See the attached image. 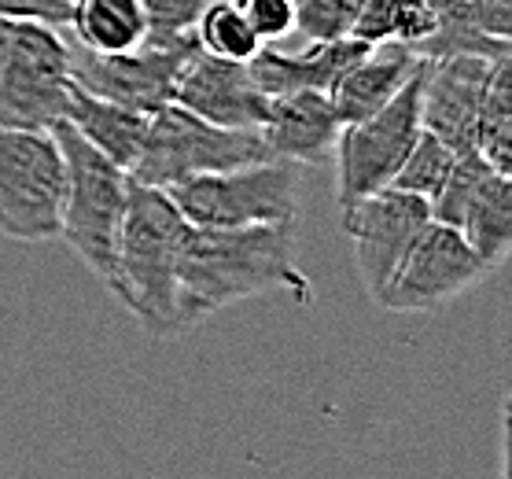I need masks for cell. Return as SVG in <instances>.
I'll use <instances>...</instances> for the list:
<instances>
[{"instance_id":"obj_1","label":"cell","mask_w":512,"mask_h":479,"mask_svg":"<svg viewBox=\"0 0 512 479\" xmlns=\"http://www.w3.org/2000/svg\"><path fill=\"white\" fill-rule=\"evenodd\" d=\"M299 225L269 222L240 229L188 225L177 255V321L192 332L218 310L255 295L288 292L295 303H314V288L295 262Z\"/></svg>"},{"instance_id":"obj_2","label":"cell","mask_w":512,"mask_h":479,"mask_svg":"<svg viewBox=\"0 0 512 479\" xmlns=\"http://www.w3.org/2000/svg\"><path fill=\"white\" fill-rule=\"evenodd\" d=\"M166 188L129 181L126 214L118 229V292L115 299L137 317L152 339L185 336L177 321V255L188 233Z\"/></svg>"},{"instance_id":"obj_3","label":"cell","mask_w":512,"mask_h":479,"mask_svg":"<svg viewBox=\"0 0 512 479\" xmlns=\"http://www.w3.org/2000/svg\"><path fill=\"white\" fill-rule=\"evenodd\" d=\"M67 166V196L59 218V240L93 269L107 292H118V229L126 214L129 174L85 144L67 122L52 126Z\"/></svg>"},{"instance_id":"obj_4","label":"cell","mask_w":512,"mask_h":479,"mask_svg":"<svg viewBox=\"0 0 512 479\" xmlns=\"http://www.w3.org/2000/svg\"><path fill=\"white\" fill-rule=\"evenodd\" d=\"M262 159H269V152L258 129H225L203 122L181 104H166L148 115V133H144L137 163L129 170V181L170 188L188 177L218 174V170L262 163Z\"/></svg>"},{"instance_id":"obj_5","label":"cell","mask_w":512,"mask_h":479,"mask_svg":"<svg viewBox=\"0 0 512 479\" xmlns=\"http://www.w3.org/2000/svg\"><path fill=\"white\" fill-rule=\"evenodd\" d=\"M299 177L303 166L288 159L233 166L218 174L188 177L170 185V199L192 225L203 229H240L299 218Z\"/></svg>"},{"instance_id":"obj_6","label":"cell","mask_w":512,"mask_h":479,"mask_svg":"<svg viewBox=\"0 0 512 479\" xmlns=\"http://www.w3.org/2000/svg\"><path fill=\"white\" fill-rule=\"evenodd\" d=\"M67 166L52 129L0 126V233L19 244L59 240Z\"/></svg>"},{"instance_id":"obj_7","label":"cell","mask_w":512,"mask_h":479,"mask_svg":"<svg viewBox=\"0 0 512 479\" xmlns=\"http://www.w3.org/2000/svg\"><path fill=\"white\" fill-rule=\"evenodd\" d=\"M74 48L59 26L12 19V34L0 56V126L52 129L63 122L70 93Z\"/></svg>"},{"instance_id":"obj_8","label":"cell","mask_w":512,"mask_h":479,"mask_svg":"<svg viewBox=\"0 0 512 479\" xmlns=\"http://www.w3.org/2000/svg\"><path fill=\"white\" fill-rule=\"evenodd\" d=\"M428 59H420L402 89L376 115L350 122L336 137V207L365 199L395 181L398 166L406 163L409 148L420 133V93H424Z\"/></svg>"},{"instance_id":"obj_9","label":"cell","mask_w":512,"mask_h":479,"mask_svg":"<svg viewBox=\"0 0 512 479\" xmlns=\"http://www.w3.org/2000/svg\"><path fill=\"white\" fill-rule=\"evenodd\" d=\"M487 273H494V266L468 244L461 229L431 218L398 258L376 306L391 314H431L472 292Z\"/></svg>"},{"instance_id":"obj_10","label":"cell","mask_w":512,"mask_h":479,"mask_svg":"<svg viewBox=\"0 0 512 479\" xmlns=\"http://www.w3.org/2000/svg\"><path fill=\"white\" fill-rule=\"evenodd\" d=\"M192 48H196V37H177V41L148 37L133 52H111V56L78 48L70 74L89 93L133 107L140 115H155L159 107L174 104L177 78H181V67L192 56Z\"/></svg>"},{"instance_id":"obj_11","label":"cell","mask_w":512,"mask_h":479,"mask_svg":"<svg viewBox=\"0 0 512 479\" xmlns=\"http://www.w3.org/2000/svg\"><path fill=\"white\" fill-rule=\"evenodd\" d=\"M339 214H343V229H347L350 247H354L358 277L369 299L376 303L387 277L395 273L398 258L406 255L413 236L431 222V203L387 185L373 196L339 207Z\"/></svg>"},{"instance_id":"obj_12","label":"cell","mask_w":512,"mask_h":479,"mask_svg":"<svg viewBox=\"0 0 512 479\" xmlns=\"http://www.w3.org/2000/svg\"><path fill=\"white\" fill-rule=\"evenodd\" d=\"M174 104L199 115L203 122H214V126L258 129L266 118L269 96L255 85L247 63L218 59L203 48H192V56L185 59L181 78H177Z\"/></svg>"},{"instance_id":"obj_13","label":"cell","mask_w":512,"mask_h":479,"mask_svg":"<svg viewBox=\"0 0 512 479\" xmlns=\"http://www.w3.org/2000/svg\"><path fill=\"white\" fill-rule=\"evenodd\" d=\"M501 59V56H498ZM490 56H443L428 59L424 93H420V126L443 137L454 152H472L479 104L490 85L494 63Z\"/></svg>"},{"instance_id":"obj_14","label":"cell","mask_w":512,"mask_h":479,"mask_svg":"<svg viewBox=\"0 0 512 479\" xmlns=\"http://www.w3.org/2000/svg\"><path fill=\"white\" fill-rule=\"evenodd\" d=\"M339 129L343 122L332 107V96L321 89H295V93L269 96L258 137L266 144L269 159L310 166L332 159Z\"/></svg>"},{"instance_id":"obj_15","label":"cell","mask_w":512,"mask_h":479,"mask_svg":"<svg viewBox=\"0 0 512 479\" xmlns=\"http://www.w3.org/2000/svg\"><path fill=\"white\" fill-rule=\"evenodd\" d=\"M373 45L358 37H339V41H321V45L303 48H280L262 45L255 56L247 59L251 78L266 96L295 93V89H321L332 93V85L358 63Z\"/></svg>"},{"instance_id":"obj_16","label":"cell","mask_w":512,"mask_h":479,"mask_svg":"<svg viewBox=\"0 0 512 479\" xmlns=\"http://www.w3.org/2000/svg\"><path fill=\"white\" fill-rule=\"evenodd\" d=\"M420 59L409 45L402 41H380L365 56L350 67L336 85H332V107L343 126L361 122V118L376 115L402 85L413 78V71L420 67Z\"/></svg>"},{"instance_id":"obj_17","label":"cell","mask_w":512,"mask_h":479,"mask_svg":"<svg viewBox=\"0 0 512 479\" xmlns=\"http://www.w3.org/2000/svg\"><path fill=\"white\" fill-rule=\"evenodd\" d=\"M63 122H67L85 144H93L96 152L107 155L115 166H122L126 174L133 170V163H137L144 133H148V115H140L133 107H122V104H115V100H104V96L89 93V89H82L78 82H70Z\"/></svg>"},{"instance_id":"obj_18","label":"cell","mask_w":512,"mask_h":479,"mask_svg":"<svg viewBox=\"0 0 512 479\" xmlns=\"http://www.w3.org/2000/svg\"><path fill=\"white\" fill-rule=\"evenodd\" d=\"M67 26L85 52H133L148 41V15L140 0H74Z\"/></svg>"},{"instance_id":"obj_19","label":"cell","mask_w":512,"mask_h":479,"mask_svg":"<svg viewBox=\"0 0 512 479\" xmlns=\"http://www.w3.org/2000/svg\"><path fill=\"white\" fill-rule=\"evenodd\" d=\"M461 236L498 269L512 247V177L490 170L461 214Z\"/></svg>"},{"instance_id":"obj_20","label":"cell","mask_w":512,"mask_h":479,"mask_svg":"<svg viewBox=\"0 0 512 479\" xmlns=\"http://www.w3.org/2000/svg\"><path fill=\"white\" fill-rule=\"evenodd\" d=\"M472 152H479L498 174H512V59L501 56L494 63L490 85L479 104Z\"/></svg>"},{"instance_id":"obj_21","label":"cell","mask_w":512,"mask_h":479,"mask_svg":"<svg viewBox=\"0 0 512 479\" xmlns=\"http://www.w3.org/2000/svg\"><path fill=\"white\" fill-rule=\"evenodd\" d=\"M192 37H196V48L218 59H236V63H247L262 48L236 0H207L192 26Z\"/></svg>"},{"instance_id":"obj_22","label":"cell","mask_w":512,"mask_h":479,"mask_svg":"<svg viewBox=\"0 0 512 479\" xmlns=\"http://www.w3.org/2000/svg\"><path fill=\"white\" fill-rule=\"evenodd\" d=\"M457 155L461 152H454L443 137H435L431 129L420 126L417 141H413V148H409L406 163L398 166L391 188L413 192V196L428 199L431 203V199L443 192L446 177H450V170H454V163H457Z\"/></svg>"},{"instance_id":"obj_23","label":"cell","mask_w":512,"mask_h":479,"mask_svg":"<svg viewBox=\"0 0 512 479\" xmlns=\"http://www.w3.org/2000/svg\"><path fill=\"white\" fill-rule=\"evenodd\" d=\"M358 0H295V34L306 45L350 37Z\"/></svg>"},{"instance_id":"obj_24","label":"cell","mask_w":512,"mask_h":479,"mask_svg":"<svg viewBox=\"0 0 512 479\" xmlns=\"http://www.w3.org/2000/svg\"><path fill=\"white\" fill-rule=\"evenodd\" d=\"M140 4L148 15V37L177 41V37H192V26L207 0H140Z\"/></svg>"},{"instance_id":"obj_25","label":"cell","mask_w":512,"mask_h":479,"mask_svg":"<svg viewBox=\"0 0 512 479\" xmlns=\"http://www.w3.org/2000/svg\"><path fill=\"white\" fill-rule=\"evenodd\" d=\"M262 45H280L295 34V0H236Z\"/></svg>"},{"instance_id":"obj_26","label":"cell","mask_w":512,"mask_h":479,"mask_svg":"<svg viewBox=\"0 0 512 479\" xmlns=\"http://www.w3.org/2000/svg\"><path fill=\"white\" fill-rule=\"evenodd\" d=\"M461 8L483 37L512 41V0H461Z\"/></svg>"},{"instance_id":"obj_27","label":"cell","mask_w":512,"mask_h":479,"mask_svg":"<svg viewBox=\"0 0 512 479\" xmlns=\"http://www.w3.org/2000/svg\"><path fill=\"white\" fill-rule=\"evenodd\" d=\"M74 0H0L4 19H34L48 26H67Z\"/></svg>"},{"instance_id":"obj_28","label":"cell","mask_w":512,"mask_h":479,"mask_svg":"<svg viewBox=\"0 0 512 479\" xmlns=\"http://www.w3.org/2000/svg\"><path fill=\"white\" fill-rule=\"evenodd\" d=\"M8 34H12V19L0 15V56H4V45H8Z\"/></svg>"}]
</instances>
